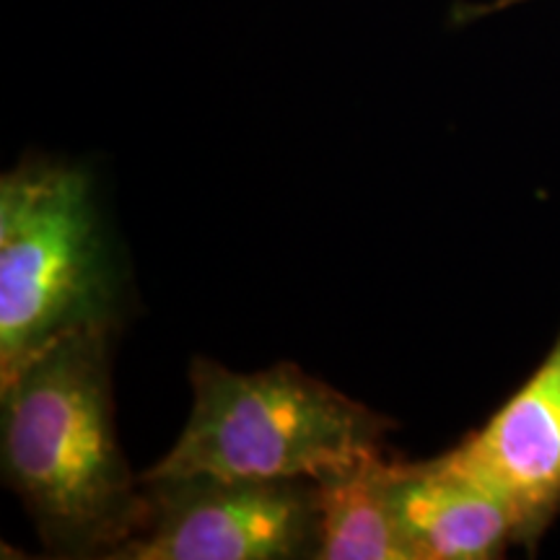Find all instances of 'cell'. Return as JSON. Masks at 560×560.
<instances>
[{"instance_id":"5","label":"cell","mask_w":560,"mask_h":560,"mask_svg":"<svg viewBox=\"0 0 560 560\" xmlns=\"http://www.w3.org/2000/svg\"><path fill=\"white\" fill-rule=\"evenodd\" d=\"M446 454L506 501L522 548L535 550L560 516V335L527 382Z\"/></svg>"},{"instance_id":"8","label":"cell","mask_w":560,"mask_h":560,"mask_svg":"<svg viewBox=\"0 0 560 560\" xmlns=\"http://www.w3.org/2000/svg\"><path fill=\"white\" fill-rule=\"evenodd\" d=\"M524 0H493V3H486V5H472V9H459L457 19L459 21H472L478 16H488V13H495V11H506L511 5H520Z\"/></svg>"},{"instance_id":"2","label":"cell","mask_w":560,"mask_h":560,"mask_svg":"<svg viewBox=\"0 0 560 560\" xmlns=\"http://www.w3.org/2000/svg\"><path fill=\"white\" fill-rule=\"evenodd\" d=\"M190 384L185 431L143 478L325 480L387 457V418L289 361L242 374L195 359Z\"/></svg>"},{"instance_id":"6","label":"cell","mask_w":560,"mask_h":560,"mask_svg":"<svg viewBox=\"0 0 560 560\" xmlns=\"http://www.w3.org/2000/svg\"><path fill=\"white\" fill-rule=\"evenodd\" d=\"M392 511L416 560H493L520 545V524L499 493L450 454L392 462Z\"/></svg>"},{"instance_id":"3","label":"cell","mask_w":560,"mask_h":560,"mask_svg":"<svg viewBox=\"0 0 560 560\" xmlns=\"http://www.w3.org/2000/svg\"><path fill=\"white\" fill-rule=\"evenodd\" d=\"M89 327H115L91 185L73 166L24 161L0 179V382Z\"/></svg>"},{"instance_id":"7","label":"cell","mask_w":560,"mask_h":560,"mask_svg":"<svg viewBox=\"0 0 560 560\" xmlns=\"http://www.w3.org/2000/svg\"><path fill=\"white\" fill-rule=\"evenodd\" d=\"M389 465L376 457L317 480L319 560H416L392 511Z\"/></svg>"},{"instance_id":"4","label":"cell","mask_w":560,"mask_h":560,"mask_svg":"<svg viewBox=\"0 0 560 560\" xmlns=\"http://www.w3.org/2000/svg\"><path fill=\"white\" fill-rule=\"evenodd\" d=\"M145 511L112 560L317 558V480L143 478Z\"/></svg>"},{"instance_id":"1","label":"cell","mask_w":560,"mask_h":560,"mask_svg":"<svg viewBox=\"0 0 560 560\" xmlns=\"http://www.w3.org/2000/svg\"><path fill=\"white\" fill-rule=\"evenodd\" d=\"M109 340L112 327L73 332L0 382L3 480L60 558L112 560L145 511L117 439Z\"/></svg>"}]
</instances>
